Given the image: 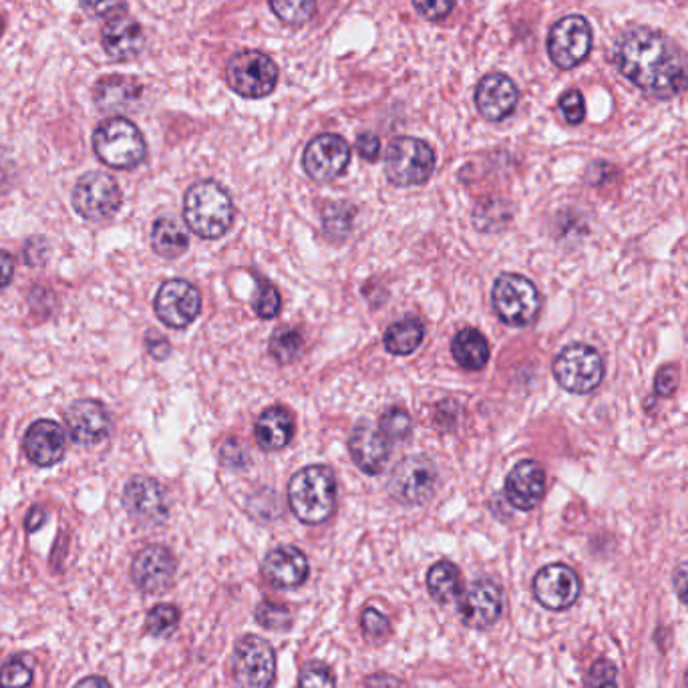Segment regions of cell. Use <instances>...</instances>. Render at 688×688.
<instances>
[{"mask_svg": "<svg viewBox=\"0 0 688 688\" xmlns=\"http://www.w3.org/2000/svg\"><path fill=\"white\" fill-rule=\"evenodd\" d=\"M614 63L624 77L656 100H673L688 90L687 59L666 34L630 29L614 46Z\"/></svg>", "mask_w": 688, "mask_h": 688, "instance_id": "cell-1", "label": "cell"}, {"mask_svg": "<svg viewBox=\"0 0 688 688\" xmlns=\"http://www.w3.org/2000/svg\"><path fill=\"white\" fill-rule=\"evenodd\" d=\"M184 220L204 240L222 238L232 228L233 204L218 181H198L186 191Z\"/></svg>", "mask_w": 688, "mask_h": 688, "instance_id": "cell-2", "label": "cell"}, {"mask_svg": "<svg viewBox=\"0 0 688 688\" xmlns=\"http://www.w3.org/2000/svg\"><path fill=\"white\" fill-rule=\"evenodd\" d=\"M290 508L302 523L326 522L336 505V478L326 466H309L290 479Z\"/></svg>", "mask_w": 688, "mask_h": 688, "instance_id": "cell-3", "label": "cell"}, {"mask_svg": "<svg viewBox=\"0 0 688 688\" xmlns=\"http://www.w3.org/2000/svg\"><path fill=\"white\" fill-rule=\"evenodd\" d=\"M93 149L105 166L115 169H134L144 164L147 156L144 134L125 117H112L101 123L93 134Z\"/></svg>", "mask_w": 688, "mask_h": 688, "instance_id": "cell-4", "label": "cell"}, {"mask_svg": "<svg viewBox=\"0 0 688 688\" xmlns=\"http://www.w3.org/2000/svg\"><path fill=\"white\" fill-rule=\"evenodd\" d=\"M435 169L434 147L417 137L393 139L385 157V174L393 186L411 188L431 178Z\"/></svg>", "mask_w": 688, "mask_h": 688, "instance_id": "cell-5", "label": "cell"}, {"mask_svg": "<svg viewBox=\"0 0 688 688\" xmlns=\"http://www.w3.org/2000/svg\"><path fill=\"white\" fill-rule=\"evenodd\" d=\"M491 300L498 316L510 326L532 324L542 309V299L535 284L520 274H503L498 278Z\"/></svg>", "mask_w": 688, "mask_h": 688, "instance_id": "cell-6", "label": "cell"}, {"mask_svg": "<svg viewBox=\"0 0 688 688\" xmlns=\"http://www.w3.org/2000/svg\"><path fill=\"white\" fill-rule=\"evenodd\" d=\"M226 79L233 93L248 100H262L277 90V63L260 51H242L230 59Z\"/></svg>", "mask_w": 688, "mask_h": 688, "instance_id": "cell-7", "label": "cell"}, {"mask_svg": "<svg viewBox=\"0 0 688 688\" xmlns=\"http://www.w3.org/2000/svg\"><path fill=\"white\" fill-rule=\"evenodd\" d=\"M554 377L570 393H592L604 377L602 356L588 344H570L555 356Z\"/></svg>", "mask_w": 688, "mask_h": 688, "instance_id": "cell-8", "label": "cell"}, {"mask_svg": "<svg viewBox=\"0 0 688 688\" xmlns=\"http://www.w3.org/2000/svg\"><path fill=\"white\" fill-rule=\"evenodd\" d=\"M232 670L240 688H270L277 678V653L260 636H244L233 648Z\"/></svg>", "mask_w": 688, "mask_h": 688, "instance_id": "cell-9", "label": "cell"}, {"mask_svg": "<svg viewBox=\"0 0 688 688\" xmlns=\"http://www.w3.org/2000/svg\"><path fill=\"white\" fill-rule=\"evenodd\" d=\"M592 27L582 14H567L548 34V53L555 67H577L592 51Z\"/></svg>", "mask_w": 688, "mask_h": 688, "instance_id": "cell-10", "label": "cell"}, {"mask_svg": "<svg viewBox=\"0 0 688 688\" xmlns=\"http://www.w3.org/2000/svg\"><path fill=\"white\" fill-rule=\"evenodd\" d=\"M73 208L90 222L110 220L122 208V189L112 176L90 171L73 189Z\"/></svg>", "mask_w": 688, "mask_h": 688, "instance_id": "cell-11", "label": "cell"}, {"mask_svg": "<svg viewBox=\"0 0 688 688\" xmlns=\"http://www.w3.org/2000/svg\"><path fill=\"white\" fill-rule=\"evenodd\" d=\"M435 488L437 467L429 457H407L393 469L389 481L390 498L403 505H423L425 501L434 498Z\"/></svg>", "mask_w": 688, "mask_h": 688, "instance_id": "cell-12", "label": "cell"}, {"mask_svg": "<svg viewBox=\"0 0 688 688\" xmlns=\"http://www.w3.org/2000/svg\"><path fill=\"white\" fill-rule=\"evenodd\" d=\"M154 306H156L159 321L169 329L181 331L200 316V290L196 289L188 280H181V278L167 280L157 290Z\"/></svg>", "mask_w": 688, "mask_h": 688, "instance_id": "cell-13", "label": "cell"}, {"mask_svg": "<svg viewBox=\"0 0 688 688\" xmlns=\"http://www.w3.org/2000/svg\"><path fill=\"white\" fill-rule=\"evenodd\" d=\"M351 164V145L336 134H322L306 145L302 166L314 181H333L341 178Z\"/></svg>", "mask_w": 688, "mask_h": 688, "instance_id": "cell-14", "label": "cell"}, {"mask_svg": "<svg viewBox=\"0 0 688 688\" xmlns=\"http://www.w3.org/2000/svg\"><path fill=\"white\" fill-rule=\"evenodd\" d=\"M123 505L135 522L159 525L167 520V496L164 486L154 478L135 476L123 491Z\"/></svg>", "mask_w": 688, "mask_h": 688, "instance_id": "cell-15", "label": "cell"}, {"mask_svg": "<svg viewBox=\"0 0 688 688\" xmlns=\"http://www.w3.org/2000/svg\"><path fill=\"white\" fill-rule=\"evenodd\" d=\"M580 577L566 564H550L533 577V596L548 611H567L580 598Z\"/></svg>", "mask_w": 688, "mask_h": 688, "instance_id": "cell-16", "label": "cell"}, {"mask_svg": "<svg viewBox=\"0 0 688 688\" xmlns=\"http://www.w3.org/2000/svg\"><path fill=\"white\" fill-rule=\"evenodd\" d=\"M71 439L77 445L101 444L112 431V415L100 400L79 399L63 415Z\"/></svg>", "mask_w": 688, "mask_h": 688, "instance_id": "cell-17", "label": "cell"}, {"mask_svg": "<svg viewBox=\"0 0 688 688\" xmlns=\"http://www.w3.org/2000/svg\"><path fill=\"white\" fill-rule=\"evenodd\" d=\"M176 574V557L164 545H147L135 555L132 577L135 586L147 594L166 590Z\"/></svg>", "mask_w": 688, "mask_h": 688, "instance_id": "cell-18", "label": "cell"}, {"mask_svg": "<svg viewBox=\"0 0 688 688\" xmlns=\"http://www.w3.org/2000/svg\"><path fill=\"white\" fill-rule=\"evenodd\" d=\"M520 101L518 85L503 73H489L476 90L478 110L488 122H503L515 112Z\"/></svg>", "mask_w": 688, "mask_h": 688, "instance_id": "cell-19", "label": "cell"}, {"mask_svg": "<svg viewBox=\"0 0 688 688\" xmlns=\"http://www.w3.org/2000/svg\"><path fill=\"white\" fill-rule=\"evenodd\" d=\"M348 451L361 471L378 476L389 461V439L373 423L361 421L351 434Z\"/></svg>", "mask_w": 688, "mask_h": 688, "instance_id": "cell-20", "label": "cell"}, {"mask_svg": "<svg viewBox=\"0 0 688 688\" xmlns=\"http://www.w3.org/2000/svg\"><path fill=\"white\" fill-rule=\"evenodd\" d=\"M23 449L24 456L29 457V461L34 466L51 467L65 456L67 441L59 423L39 419L27 429Z\"/></svg>", "mask_w": 688, "mask_h": 688, "instance_id": "cell-21", "label": "cell"}, {"mask_svg": "<svg viewBox=\"0 0 688 688\" xmlns=\"http://www.w3.org/2000/svg\"><path fill=\"white\" fill-rule=\"evenodd\" d=\"M544 467L532 459L520 461L505 479V498L515 510H533L544 498Z\"/></svg>", "mask_w": 688, "mask_h": 688, "instance_id": "cell-22", "label": "cell"}, {"mask_svg": "<svg viewBox=\"0 0 688 688\" xmlns=\"http://www.w3.org/2000/svg\"><path fill=\"white\" fill-rule=\"evenodd\" d=\"M262 572L272 586L290 590L299 588L306 582L311 566L306 555L302 554L299 548L280 545L264 557Z\"/></svg>", "mask_w": 688, "mask_h": 688, "instance_id": "cell-23", "label": "cell"}, {"mask_svg": "<svg viewBox=\"0 0 688 688\" xmlns=\"http://www.w3.org/2000/svg\"><path fill=\"white\" fill-rule=\"evenodd\" d=\"M501 606L500 586L493 580L483 577L467 590V596L461 602V621L473 628H486L500 618Z\"/></svg>", "mask_w": 688, "mask_h": 688, "instance_id": "cell-24", "label": "cell"}, {"mask_svg": "<svg viewBox=\"0 0 688 688\" xmlns=\"http://www.w3.org/2000/svg\"><path fill=\"white\" fill-rule=\"evenodd\" d=\"M142 24L132 17H115L103 29V49L113 61H132L144 51Z\"/></svg>", "mask_w": 688, "mask_h": 688, "instance_id": "cell-25", "label": "cell"}, {"mask_svg": "<svg viewBox=\"0 0 688 688\" xmlns=\"http://www.w3.org/2000/svg\"><path fill=\"white\" fill-rule=\"evenodd\" d=\"M254 434L264 451H280L292 441L294 419L284 407H270L258 417Z\"/></svg>", "mask_w": 688, "mask_h": 688, "instance_id": "cell-26", "label": "cell"}, {"mask_svg": "<svg viewBox=\"0 0 688 688\" xmlns=\"http://www.w3.org/2000/svg\"><path fill=\"white\" fill-rule=\"evenodd\" d=\"M451 353L459 367L467 371H481L488 365L489 343L478 329H463L454 336Z\"/></svg>", "mask_w": 688, "mask_h": 688, "instance_id": "cell-27", "label": "cell"}, {"mask_svg": "<svg viewBox=\"0 0 688 688\" xmlns=\"http://www.w3.org/2000/svg\"><path fill=\"white\" fill-rule=\"evenodd\" d=\"M152 246L157 256L174 260L188 250V232L176 218L161 216L152 228Z\"/></svg>", "mask_w": 688, "mask_h": 688, "instance_id": "cell-28", "label": "cell"}, {"mask_svg": "<svg viewBox=\"0 0 688 688\" xmlns=\"http://www.w3.org/2000/svg\"><path fill=\"white\" fill-rule=\"evenodd\" d=\"M139 85L129 77L101 79L95 87V103L103 112L123 110L139 97Z\"/></svg>", "mask_w": 688, "mask_h": 688, "instance_id": "cell-29", "label": "cell"}, {"mask_svg": "<svg viewBox=\"0 0 688 688\" xmlns=\"http://www.w3.org/2000/svg\"><path fill=\"white\" fill-rule=\"evenodd\" d=\"M423 336H425V326L419 319H413V316L400 319L387 329L385 346L390 355H411L423 343Z\"/></svg>", "mask_w": 688, "mask_h": 688, "instance_id": "cell-30", "label": "cell"}, {"mask_svg": "<svg viewBox=\"0 0 688 688\" xmlns=\"http://www.w3.org/2000/svg\"><path fill=\"white\" fill-rule=\"evenodd\" d=\"M427 588L437 602L449 604L461 596V574L454 562H437L427 574Z\"/></svg>", "mask_w": 688, "mask_h": 688, "instance_id": "cell-31", "label": "cell"}, {"mask_svg": "<svg viewBox=\"0 0 688 688\" xmlns=\"http://www.w3.org/2000/svg\"><path fill=\"white\" fill-rule=\"evenodd\" d=\"M270 9L282 23L302 27L316 12V0H270Z\"/></svg>", "mask_w": 688, "mask_h": 688, "instance_id": "cell-32", "label": "cell"}, {"mask_svg": "<svg viewBox=\"0 0 688 688\" xmlns=\"http://www.w3.org/2000/svg\"><path fill=\"white\" fill-rule=\"evenodd\" d=\"M179 624V611L174 604H157L147 612L145 630L156 638H167L176 633Z\"/></svg>", "mask_w": 688, "mask_h": 688, "instance_id": "cell-33", "label": "cell"}, {"mask_svg": "<svg viewBox=\"0 0 688 688\" xmlns=\"http://www.w3.org/2000/svg\"><path fill=\"white\" fill-rule=\"evenodd\" d=\"M304 348V338L296 329H280L270 338V355L278 363H292L299 358Z\"/></svg>", "mask_w": 688, "mask_h": 688, "instance_id": "cell-34", "label": "cell"}, {"mask_svg": "<svg viewBox=\"0 0 688 688\" xmlns=\"http://www.w3.org/2000/svg\"><path fill=\"white\" fill-rule=\"evenodd\" d=\"M378 429L390 441H405L411 435V417L400 407H390L389 411L383 413Z\"/></svg>", "mask_w": 688, "mask_h": 688, "instance_id": "cell-35", "label": "cell"}, {"mask_svg": "<svg viewBox=\"0 0 688 688\" xmlns=\"http://www.w3.org/2000/svg\"><path fill=\"white\" fill-rule=\"evenodd\" d=\"M280 306H282V299H280L277 286L267 280L258 282V289H256L254 299H252V309H254L256 314L264 321H270V319H277Z\"/></svg>", "mask_w": 688, "mask_h": 688, "instance_id": "cell-36", "label": "cell"}, {"mask_svg": "<svg viewBox=\"0 0 688 688\" xmlns=\"http://www.w3.org/2000/svg\"><path fill=\"white\" fill-rule=\"evenodd\" d=\"M353 218H355L353 206L343 204V201H336V204H329V206L324 208L322 223H324L326 233H331V236H334V233L344 236V233H348V230H351Z\"/></svg>", "mask_w": 688, "mask_h": 688, "instance_id": "cell-37", "label": "cell"}, {"mask_svg": "<svg viewBox=\"0 0 688 688\" xmlns=\"http://www.w3.org/2000/svg\"><path fill=\"white\" fill-rule=\"evenodd\" d=\"M33 685V668L23 658H12L0 668V688H27Z\"/></svg>", "mask_w": 688, "mask_h": 688, "instance_id": "cell-38", "label": "cell"}, {"mask_svg": "<svg viewBox=\"0 0 688 688\" xmlns=\"http://www.w3.org/2000/svg\"><path fill=\"white\" fill-rule=\"evenodd\" d=\"M256 621L260 622L268 630H286L292 624V612L286 606L262 602L256 608Z\"/></svg>", "mask_w": 688, "mask_h": 688, "instance_id": "cell-39", "label": "cell"}, {"mask_svg": "<svg viewBox=\"0 0 688 688\" xmlns=\"http://www.w3.org/2000/svg\"><path fill=\"white\" fill-rule=\"evenodd\" d=\"M361 624H363V630L367 634V638H371L373 643H381L390 634L389 618L383 612L375 611V608H365L363 611Z\"/></svg>", "mask_w": 688, "mask_h": 688, "instance_id": "cell-40", "label": "cell"}, {"mask_svg": "<svg viewBox=\"0 0 688 688\" xmlns=\"http://www.w3.org/2000/svg\"><path fill=\"white\" fill-rule=\"evenodd\" d=\"M299 688H336V682L329 666L312 663L302 670Z\"/></svg>", "mask_w": 688, "mask_h": 688, "instance_id": "cell-41", "label": "cell"}, {"mask_svg": "<svg viewBox=\"0 0 688 688\" xmlns=\"http://www.w3.org/2000/svg\"><path fill=\"white\" fill-rule=\"evenodd\" d=\"M588 688H618V670L608 660H598L590 668L586 678Z\"/></svg>", "mask_w": 688, "mask_h": 688, "instance_id": "cell-42", "label": "cell"}, {"mask_svg": "<svg viewBox=\"0 0 688 688\" xmlns=\"http://www.w3.org/2000/svg\"><path fill=\"white\" fill-rule=\"evenodd\" d=\"M560 112L570 125H580L586 117V103L582 93L577 90H570L560 100Z\"/></svg>", "mask_w": 688, "mask_h": 688, "instance_id": "cell-43", "label": "cell"}, {"mask_svg": "<svg viewBox=\"0 0 688 688\" xmlns=\"http://www.w3.org/2000/svg\"><path fill=\"white\" fill-rule=\"evenodd\" d=\"M415 9L427 21H441L449 12L454 11L456 0H413Z\"/></svg>", "mask_w": 688, "mask_h": 688, "instance_id": "cell-44", "label": "cell"}, {"mask_svg": "<svg viewBox=\"0 0 688 688\" xmlns=\"http://www.w3.org/2000/svg\"><path fill=\"white\" fill-rule=\"evenodd\" d=\"M81 2H83V9L95 19H105V17L115 19V14L125 9V0H81Z\"/></svg>", "mask_w": 688, "mask_h": 688, "instance_id": "cell-45", "label": "cell"}, {"mask_svg": "<svg viewBox=\"0 0 688 688\" xmlns=\"http://www.w3.org/2000/svg\"><path fill=\"white\" fill-rule=\"evenodd\" d=\"M677 367H673V365H666V367H663L660 368V371H658V375H656L655 381V389L658 395H663V397H668V395H673V393H675V389H677Z\"/></svg>", "mask_w": 688, "mask_h": 688, "instance_id": "cell-46", "label": "cell"}, {"mask_svg": "<svg viewBox=\"0 0 688 688\" xmlns=\"http://www.w3.org/2000/svg\"><path fill=\"white\" fill-rule=\"evenodd\" d=\"M356 149H358V154H361L363 159H367V161H377L378 154H381V142H378L377 135L365 132V134L358 135V139H356Z\"/></svg>", "mask_w": 688, "mask_h": 688, "instance_id": "cell-47", "label": "cell"}, {"mask_svg": "<svg viewBox=\"0 0 688 688\" xmlns=\"http://www.w3.org/2000/svg\"><path fill=\"white\" fill-rule=\"evenodd\" d=\"M145 344H147L149 355L157 358V361H161V358H166V356L169 355V343H167L164 336H159V334L147 333V336H145Z\"/></svg>", "mask_w": 688, "mask_h": 688, "instance_id": "cell-48", "label": "cell"}, {"mask_svg": "<svg viewBox=\"0 0 688 688\" xmlns=\"http://www.w3.org/2000/svg\"><path fill=\"white\" fill-rule=\"evenodd\" d=\"M14 277V258L9 252L0 250V289L11 284Z\"/></svg>", "mask_w": 688, "mask_h": 688, "instance_id": "cell-49", "label": "cell"}, {"mask_svg": "<svg viewBox=\"0 0 688 688\" xmlns=\"http://www.w3.org/2000/svg\"><path fill=\"white\" fill-rule=\"evenodd\" d=\"M12 174H14V161L9 156V152L0 147V189L11 184Z\"/></svg>", "mask_w": 688, "mask_h": 688, "instance_id": "cell-50", "label": "cell"}, {"mask_svg": "<svg viewBox=\"0 0 688 688\" xmlns=\"http://www.w3.org/2000/svg\"><path fill=\"white\" fill-rule=\"evenodd\" d=\"M675 590L682 604L688 606V564H680L675 572Z\"/></svg>", "mask_w": 688, "mask_h": 688, "instance_id": "cell-51", "label": "cell"}, {"mask_svg": "<svg viewBox=\"0 0 688 688\" xmlns=\"http://www.w3.org/2000/svg\"><path fill=\"white\" fill-rule=\"evenodd\" d=\"M45 522V510L43 508H33L29 511V518H27V530L29 532H37L41 525Z\"/></svg>", "mask_w": 688, "mask_h": 688, "instance_id": "cell-52", "label": "cell"}, {"mask_svg": "<svg viewBox=\"0 0 688 688\" xmlns=\"http://www.w3.org/2000/svg\"><path fill=\"white\" fill-rule=\"evenodd\" d=\"M73 688H112V685L103 677H87L83 678V680L77 682Z\"/></svg>", "mask_w": 688, "mask_h": 688, "instance_id": "cell-53", "label": "cell"}, {"mask_svg": "<svg viewBox=\"0 0 688 688\" xmlns=\"http://www.w3.org/2000/svg\"><path fill=\"white\" fill-rule=\"evenodd\" d=\"M2 29H4V23H2V19H0V34H2Z\"/></svg>", "mask_w": 688, "mask_h": 688, "instance_id": "cell-54", "label": "cell"}, {"mask_svg": "<svg viewBox=\"0 0 688 688\" xmlns=\"http://www.w3.org/2000/svg\"><path fill=\"white\" fill-rule=\"evenodd\" d=\"M687 688H688V673H687Z\"/></svg>", "mask_w": 688, "mask_h": 688, "instance_id": "cell-55", "label": "cell"}]
</instances>
